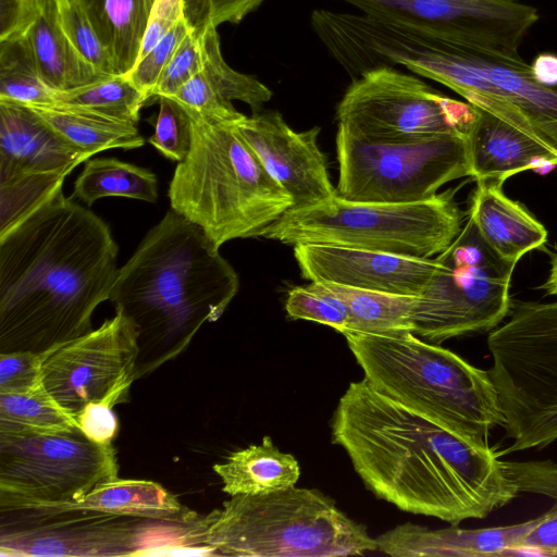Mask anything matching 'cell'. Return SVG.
Segmentation results:
<instances>
[{
	"label": "cell",
	"instance_id": "cell-26",
	"mask_svg": "<svg viewBox=\"0 0 557 557\" xmlns=\"http://www.w3.org/2000/svg\"><path fill=\"white\" fill-rule=\"evenodd\" d=\"M213 471L230 496L268 494L295 486L300 476L297 459L281 451L270 436L260 444L233 451Z\"/></svg>",
	"mask_w": 557,
	"mask_h": 557
},
{
	"label": "cell",
	"instance_id": "cell-24",
	"mask_svg": "<svg viewBox=\"0 0 557 557\" xmlns=\"http://www.w3.org/2000/svg\"><path fill=\"white\" fill-rule=\"evenodd\" d=\"M24 36L42 81L52 90H71L108 78L72 46L62 28L57 0H35L34 16Z\"/></svg>",
	"mask_w": 557,
	"mask_h": 557
},
{
	"label": "cell",
	"instance_id": "cell-29",
	"mask_svg": "<svg viewBox=\"0 0 557 557\" xmlns=\"http://www.w3.org/2000/svg\"><path fill=\"white\" fill-rule=\"evenodd\" d=\"M323 284L346 306L349 317L347 332L368 334L412 332V317L418 304V296L356 288L334 283Z\"/></svg>",
	"mask_w": 557,
	"mask_h": 557
},
{
	"label": "cell",
	"instance_id": "cell-46",
	"mask_svg": "<svg viewBox=\"0 0 557 557\" xmlns=\"http://www.w3.org/2000/svg\"><path fill=\"white\" fill-rule=\"evenodd\" d=\"M532 73L537 82L544 85L557 84V54L541 53L531 64Z\"/></svg>",
	"mask_w": 557,
	"mask_h": 557
},
{
	"label": "cell",
	"instance_id": "cell-44",
	"mask_svg": "<svg viewBox=\"0 0 557 557\" xmlns=\"http://www.w3.org/2000/svg\"><path fill=\"white\" fill-rule=\"evenodd\" d=\"M34 11L35 0H0V41L23 36Z\"/></svg>",
	"mask_w": 557,
	"mask_h": 557
},
{
	"label": "cell",
	"instance_id": "cell-8",
	"mask_svg": "<svg viewBox=\"0 0 557 557\" xmlns=\"http://www.w3.org/2000/svg\"><path fill=\"white\" fill-rule=\"evenodd\" d=\"M487 335L507 453L542 449L557 440V300L515 301Z\"/></svg>",
	"mask_w": 557,
	"mask_h": 557
},
{
	"label": "cell",
	"instance_id": "cell-2",
	"mask_svg": "<svg viewBox=\"0 0 557 557\" xmlns=\"http://www.w3.org/2000/svg\"><path fill=\"white\" fill-rule=\"evenodd\" d=\"M119 246L63 191L0 235V352L49 350L91 331L109 300Z\"/></svg>",
	"mask_w": 557,
	"mask_h": 557
},
{
	"label": "cell",
	"instance_id": "cell-37",
	"mask_svg": "<svg viewBox=\"0 0 557 557\" xmlns=\"http://www.w3.org/2000/svg\"><path fill=\"white\" fill-rule=\"evenodd\" d=\"M203 49L201 34L190 28L163 69L151 98L173 97L182 86L201 71Z\"/></svg>",
	"mask_w": 557,
	"mask_h": 557
},
{
	"label": "cell",
	"instance_id": "cell-5",
	"mask_svg": "<svg viewBox=\"0 0 557 557\" xmlns=\"http://www.w3.org/2000/svg\"><path fill=\"white\" fill-rule=\"evenodd\" d=\"M190 119V149L169 186L171 209L199 225L219 248L232 239L260 237L293 208V198L265 170L235 122Z\"/></svg>",
	"mask_w": 557,
	"mask_h": 557
},
{
	"label": "cell",
	"instance_id": "cell-23",
	"mask_svg": "<svg viewBox=\"0 0 557 557\" xmlns=\"http://www.w3.org/2000/svg\"><path fill=\"white\" fill-rule=\"evenodd\" d=\"M502 186L494 181H476L467 215L495 253L517 263L546 243L547 231L521 203L508 198Z\"/></svg>",
	"mask_w": 557,
	"mask_h": 557
},
{
	"label": "cell",
	"instance_id": "cell-31",
	"mask_svg": "<svg viewBox=\"0 0 557 557\" xmlns=\"http://www.w3.org/2000/svg\"><path fill=\"white\" fill-rule=\"evenodd\" d=\"M76 428L74 416L55 401L45 385L26 394H0V434H57Z\"/></svg>",
	"mask_w": 557,
	"mask_h": 557
},
{
	"label": "cell",
	"instance_id": "cell-10",
	"mask_svg": "<svg viewBox=\"0 0 557 557\" xmlns=\"http://www.w3.org/2000/svg\"><path fill=\"white\" fill-rule=\"evenodd\" d=\"M444 267L419 297L412 333L433 344L490 333L508 317L517 263L495 253L467 215L449 247L436 257Z\"/></svg>",
	"mask_w": 557,
	"mask_h": 557
},
{
	"label": "cell",
	"instance_id": "cell-17",
	"mask_svg": "<svg viewBox=\"0 0 557 557\" xmlns=\"http://www.w3.org/2000/svg\"><path fill=\"white\" fill-rule=\"evenodd\" d=\"M235 126L265 170L290 195L293 208L313 206L337 195L318 144L319 126L296 132L278 111L245 115Z\"/></svg>",
	"mask_w": 557,
	"mask_h": 557
},
{
	"label": "cell",
	"instance_id": "cell-35",
	"mask_svg": "<svg viewBox=\"0 0 557 557\" xmlns=\"http://www.w3.org/2000/svg\"><path fill=\"white\" fill-rule=\"evenodd\" d=\"M62 28L76 52L104 77L115 76L110 53L78 0H57Z\"/></svg>",
	"mask_w": 557,
	"mask_h": 557
},
{
	"label": "cell",
	"instance_id": "cell-27",
	"mask_svg": "<svg viewBox=\"0 0 557 557\" xmlns=\"http://www.w3.org/2000/svg\"><path fill=\"white\" fill-rule=\"evenodd\" d=\"M28 107L63 140L90 157L108 149L128 150L145 144L137 124L132 122L59 103Z\"/></svg>",
	"mask_w": 557,
	"mask_h": 557
},
{
	"label": "cell",
	"instance_id": "cell-13",
	"mask_svg": "<svg viewBox=\"0 0 557 557\" xmlns=\"http://www.w3.org/2000/svg\"><path fill=\"white\" fill-rule=\"evenodd\" d=\"M478 109L445 96L395 67L368 72L339 101V126L370 139L410 140L442 134H470Z\"/></svg>",
	"mask_w": 557,
	"mask_h": 557
},
{
	"label": "cell",
	"instance_id": "cell-42",
	"mask_svg": "<svg viewBox=\"0 0 557 557\" xmlns=\"http://www.w3.org/2000/svg\"><path fill=\"white\" fill-rule=\"evenodd\" d=\"M113 407L106 401L87 404L74 416L77 428L97 444H112L117 432V419Z\"/></svg>",
	"mask_w": 557,
	"mask_h": 557
},
{
	"label": "cell",
	"instance_id": "cell-32",
	"mask_svg": "<svg viewBox=\"0 0 557 557\" xmlns=\"http://www.w3.org/2000/svg\"><path fill=\"white\" fill-rule=\"evenodd\" d=\"M0 100L26 106L54 103L25 36L0 41Z\"/></svg>",
	"mask_w": 557,
	"mask_h": 557
},
{
	"label": "cell",
	"instance_id": "cell-12",
	"mask_svg": "<svg viewBox=\"0 0 557 557\" xmlns=\"http://www.w3.org/2000/svg\"><path fill=\"white\" fill-rule=\"evenodd\" d=\"M115 449L78 428L57 434H0V511L82 499L119 479Z\"/></svg>",
	"mask_w": 557,
	"mask_h": 557
},
{
	"label": "cell",
	"instance_id": "cell-39",
	"mask_svg": "<svg viewBox=\"0 0 557 557\" xmlns=\"http://www.w3.org/2000/svg\"><path fill=\"white\" fill-rule=\"evenodd\" d=\"M264 0H183L184 16L196 32L223 23L238 24Z\"/></svg>",
	"mask_w": 557,
	"mask_h": 557
},
{
	"label": "cell",
	"instance_id": "cell-15",
	"mask_svg": "<svg viewBox=\"0 0 557 557\" xmlns=\"http://www.w3.org/2000/svg\"><path fill=\"white\" fill-rule=\"evenodd\" d=\"M42 382L47 392L75 416L92 401H123L136 380L139 357L132 322L115 312L96 330L46 352Z\"/></svg>",
	"mask_w": 557,
	"mask_h": 557
},
{
	"label": "cell",
	"instance_id": "cell-28",
	"mask_svg": "<svg viewBox=\"0 0 557 557\" xmlns=\"http://www.w3.org/2000/svg\"><path fill=\"white\" fill-rule=\"evenodd\" d=\"M113 61L115 75L136 65L156 0H78Z\"/></svg>",
	"mask_w": 557,
	"mask_h": 557
},
{
	"label": "cell",
	"instance_id": "cell-47",
	"mask_svg": "<svg viewBox=\"0 0 557 557\" xmlns=\"http://www.w3.org/2000/svg\"><path fill=\"white\" fill-rule=\"evenodd\" d=\"M540 288L545 295L557 296V251L552 256L548 276Z\"/></svg>",
	"mask_w": 557,
	"mask_h": 557
},
{
	"label": "cell",
	"instance_id": "cell-19",
	"mask_svg": "<svg viewBox=\"0 0 557 557\" xmlns=\"http://www.w3.org/2000/svg\"><path fill=\"white\" fill-rule=\"evenodd\" d=\"M89 154L63 140L28 106L0 100V180H65Z\"/></svg>",
	"mask_w": 557,
	"mask_h": 557
},
{
	"label": "cell",
	"instance_id": "cell-40",
	"mask_svg": "<svg viewBox=\"0 0 557 557\" xmlns=\"http://www.w3.org/2000/svg\"><path fill=\"white\" fill-rule=\"evenodd\" d=\"M44 356L33 351L0 352V394H26L44 386Z\"/></svg>",
	"mask_w": 557,
	"mask_h": 557
},
{
	"label": "cell",
	"instance_id": "cell-41",
	"mask_svg": "<svg viewBox=\"0 0 557 557\" xmlns=\"http://www.w3.org/2000/svg\"><path fill=\"white\" fill-rule=\"evenodd\" d=\"M519 493L557 499V463L552 460L504 461Z\"/></svg>",
	"mask_w": 557,
	"mask_h": 557
},
{
	"label": "cell",
	"instance_id": "cell-14",
	"mask_svg": "<svg viewBox=\"0 0 557 557\" xmlns=\"http://www.w3.org/2000/svg\"><path fill=\"white\" fill-rule=\"evenodd\" d=\"M431 77L510 124H521L524 115L541 140L557 152V84L537 82L522 58L457 42L435 58Z\"/></svg>",
	"mask_w": 557,
	"mask_h": 557
},
{
	"label": "cell",
	"instance_id": "cell-22",
	"mask_svg": "<svg viewBox=\"0 0 557 557\" xmlns=\"http://www.w3.org/2000/svg\"><path fill=\"white\" fill-rule=\"evenodd\" d=\"M478 109L469 134L472 178L504 184L510 176L557 165V152L502 117Z\"/></svg>",
	"mask_w": 557,
	"mask_h": 557
},
{
	"label": "cell",
	"instance_id": "cell-1",
	"mask_svg": "<svg viewBox=\"0 0 557 557\" xmlns=\"http://www.w3.org/2000/svg\"><path fill=\"white\" fill-rule=\"evenodd\" d=\"M331 429L364 485L403 511L459 524L486 518L519 494L490 445L408 409L364 379L348 385Z\"/></svg>",
	"mask_w": 557,
	"mask_h": 557
},
{
	"label": "cell",
	"instance_id": "cell-20",
	"mask_svg": "<svg viewBox=\"0 0 557 557\" xmlns=\"http://www.w3.org/2000/svg\"><path fill=\"white\" fill-rule=\"evenodd\" d=\"M202 39L203 66L171 98L180 102L189 115L211 122H236L245 114L233 101L248 104L259 112L272 98V91L255 76L232 69L221 51L218 27L199 32Z\"/></svg>",
	"mask_w": 557,
	"mask_h": 557
},
{
	"label": "cell",
	"instance_id": "cell-7",
	"mask_svg": "<svg viewBox=\"0 0 557 557\" xmlns=\"http://www.w3.org/2000/svg\"><path fill=\"white\" fill-rule=\"evenodd\" d=\"M456 189L408 202L349 201L337 195L304 208H292L260 237L285 245L326 244L435 258L462 228Z\"/></svg>",
	"mask_w": 557,
	"mask_h": 557
},
{
	"label": "cell",
	"instance_id": "cell-33",
	"mask_svg": "<svg viewBox=\"0 0 557 557\" xmlns=\"http://www.w3.org/2000/svg\"><path fill=\"white\" fill-rule=\"evenodd\" d=\"M54 103L78 107L137 124L149 100L124 75H115L79 88L54 91Z\"/></svg>",
	"mask_w": 557,
	"mask_h": 557
},
{
	"label": "cell",
	"instance_id": "cell-6",
	"mask_svg": "<svg viewBox=\"0 0 557 557\" xmlns=\"http://www.w3.org/2000/svg\"><path fill=\"white\" fill-rule=\"evenodd\" d=\"M205 521L200 544L211 555L335 557L376 549L364 525L317 488L231 496Z\"/></svg>",
	"mask_w": 557,
	"mask_h": 557
},
{
	"label": "cell",
	"instance_id": "cell-11",
	"mask_svg": "<svg viewBox=\"0 0 557 557\" xmlns=\"http://www.w3.org/2000/svg\"><path fill=\"white\" fill-rule=\"evenodd\" d=\"M189 521H164L45 507L1 511V555L115 556L188 547Z\"/></svg>",
	"mask_w": 557,
	"mask_h": 557
},
{
	"label": "cell",
	"instance_id": "cell-16",
	"mask_svg": "<svg viewBox=\"0 0 557 557\" xmlns=\"http://www.w3.org/2000/svg\"><path fill=\"white\" fill-rule=\"evenodd\" d=\"M367 15L520 59L519 47L537 10L515 0H342Z\"/></svg>",
	"mask_w": 557,
	"mask_h": 557
},
{
	"label": "cell",
	"instance_id": "cell-36",
	"mask_svg": "<svg viewBox=\"0 0 557 557\" xmlns=\"http://www.w3.org/2000/svg\"><path fill=\"white\" fill-rule=\"evenodd\" d=\"M159 112L154 122V132L148 143L163 157L181 162L187 156L191 145V119L185 108L171 97L160 96Z\"/></svg>",
	"mask_w": 557,
	"mask_h": 557
},
{
	"label": "cell",
	"instance_id": "cell-21",
	"mask_svg": "<svg viewBox=\"0 0 557 557\" xmlns=\"http://www.w3.org/2000/svg\"><path fill=\"white\" fill-rule=\"evenodd\" d=\"M542 519L543 515L517 524L481 529H461L458 524L430 529L406 522L379 535L376 549L393 557L512 555Z\"/></svg>",
	"mask_w": 557,
	"mask_h": 557
},
{
	"label": "cell",
	"instance_id": "cell-38",
	"mask_svg": "<svg viewBox=\"0 0 557 557\" xmlns=\"http://www.w3.org/2000/svg\"><path fill=\"white\" fill-rule=\"evenodd\" d=\"M185 16L126 75L150 99L158 79L183 38L190 30Z\"/></svg>",
	"mask_w": 557,
	"mask_h": 557
},
{
	"label": "cell",
	"instance_id": "cell-9",
	"mask_svg": "<svg viewBox=\"0 0 557 557\" xmlns=\"http://www.w3.org/2000/svg\"><path fill=\"white\" fill-rule=\"evenodd\" d=\"M337 196L361 202H419L472 176L468 134L380 140L337 126Z\"/></svg>",
	"mask_w": 557,
	"mask_h": 557
},
{
	"label": "cell",
	"instance_id": "cell-25",
	"mask_svg": "<svg viewBox=\"0 0 557 557\" xmlns=\"http://www.w3.org/2000/svg\"><path fill=\"white\" fill-rule=\"evenodd\" d=\"M33 507L79 509L164 521H191L199 517L162 485L147 480L116 479L94 488L82 499Z\"/></svg>",
	"mask_w": 557,
	"mask_h": 557
},
{
	"label": "cell",
	"instance_id": "cell-3",
	"mask_svg": "<svg viewBox=\"0 0 557 557\" xmlns=\"http://www.w3.org/2000/svg\"><path fill=\"white\" fill-rule=\"evenodd\" d=\"M238 287L220 248L170 209L119 268L109 298L135 327L136 379L182 352L205 322L222 315Z\"/></svg>",
	"mask_w": 557,
	"mask_h": 557
},
{
	"label": "cell",
	"instance_id": "cell-34",
	"mask_svg": "<svg viewBox=\"0 0 557 557\" xmlns=\"http://www.w3.org/2000/svg\"><path fill=\"white\" fill-rule=\"evenodd\" d=\"M285 309L290 319L321 323L342 334L348 331L349 317L346 306L323 283L311 282L305 286L290 288Z\"/></svg>",
	"mask_w": 557,
	"mask_h": 557
},
{
	"label": "cell",
	"instance_id": "cell-45",
	"mask_svg": "<svg viewBox=\"0 0 557 557\" xmlns=\"http://www.w3.org/2000/svg\"><path fill=\"white\" fill-rule=\"evenodd\" d=\"M522 550L557 555V499L554 506L543 513L542 521L522 540L513 554Z\"/></svg>",
	"mask_w": 557,
	"mask_h": 557
},
{
	"label": "cell",
	"instance_id": "cell-30",
	"mask_svg": "<svg viewBox=\"0 0 557 557\" xmlns=\"http://www.w3.org/2000/svg\"><path fill=\"white\" fill-rule=\"evenodd\" d=\"M106 197L154 203L159 197L158 178L152 171L116 158H89L74 182L72 198L89 207Z\"/></svg>",
	"mask_w": 557,
	"mask_h": 557
},
{
	"label": "cell",
	"instance_id": "cell-4",
	"mask_svg": "<svg viewBox=\"0 0 557 557\" xmlns=\"http://www.w3.org/2000/svg\"><path fill=\"white\" fill-rule=\"evenodd\" d=\"M377 392L460 436L482 445L504 417L488 370L410 331L343 334Z\"/></svg>",
	"mask_w": 557,
	"mask_h": 557
},
{
	"label": "cell",
	"instance_id": "cell-18",
	"mask_svg": "<svg viewBox=\"0 0 557 557\" xmlns=\"http://www.w3.org/2000/svg\"><path fill=\"white\" fill-rule=\"evenodd\" d=\"M293 248L301 276L310 282L418 297L444 267L436 257L309 243Z\"/></svg>",
	"mask_w": 557,
	"mask_h": 557
},
{
	"label": "cell",
	"instance_id": "cell-43",
	"mask_svg": "<svg viewBox=\"0 0 557 557\" xmlns=\"http://www.w3.org/2000/svg\"><path fill=\"white\" fill-rule=\"evenodd\" d=\"M182 17H184L183 0H156L145 32L138 61L143 59Z\"/></svg>",
	"mask_w": 557,
	"mask_h": 557
}]
</instances>
